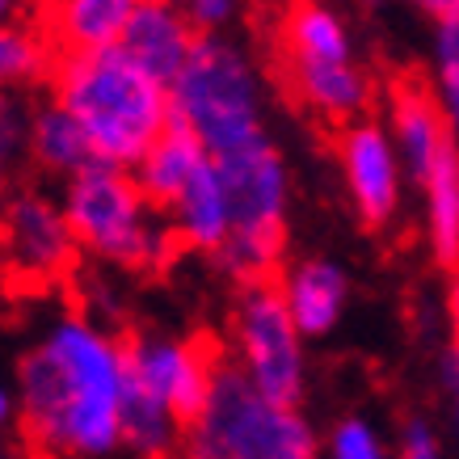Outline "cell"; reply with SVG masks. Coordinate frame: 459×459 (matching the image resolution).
<instances>
[{"instance_id":"obj_3","label":"cell","mask_w":459,"mask_h":459,"mask_svg":"<svg viewBox=\"0 0 459 459\" xmlns=\"http://www.w3.org/2000/svg\"><path fill=\"white\" fill-rule=\"evenodd\" d=\"M64 211L76 245L118 270H152L173 249V223L143 195L135 173L110 160H93L64 186Z\"/></svg>"},{"instance_id":"obj_4","label":"cell","mask_w":459,"mask_h":459,"mask_svg":"<svg viewBox=\"0 0 459 459\" xmlns=\"http://www.w3.org/2000/svg\"><path fill=\"white\" fill-rule=\"evenodd\" d=\"M186 446L198 459H312L320 438L299 404L274 401L237 362H220L203 413L186 426Z\"/></svg>"},{"instance_id":"obj_15","label":"cell","mask_w":459,"mask_h":459,"mask_svg":"<svg viewBox=\"0 0 459 459\" xmlns=\"http://www.w3.org/2000/svg\"><path fill=\"white\" fill-rule=\"evenodd\" d=\"M207 160H211L207 143L198 140L186 123H178V118H173V123L160 131V140H156L152 148L135 160V169H131V173H135V181L143 186V195L152 198L160 211H169V207H173V198L190 186V178H195Z\"/></svg>"},{"instance_id":"obj_24","label":"cell","mask_w":459,"mask_h":459,"mask_svg":"<svg viewBox=\"0 0 459 459\" xmlns=\"http://www.w3.org/2000/svg\"><path fill=\"white\" fill-rule=\"evenodd\" d=\"M30 156V110L17 93L0 89V198L13 178V169Z\"/></svg>"},{"instance_id":"obj_8","label":"cell","mask_w":459,"mask_h":459,"mask_svg":"<svg viewBox=\"0 0 459 459\" xmlns=\"http://www.w3.org/2000/svg\"><path fill=\"white\" fill-rule=\"evenodd\" d=\"M0 249L26 279H59L76 262V232L64 203L42 190H13L0 198Z\"/></svg>"},{"instance_id":"obj_32","label":"cell","mask_w":459,"mask_h":459,"mask_svg":"<svg viewBox=\"0 0 459 459\" xmlns=\"http://www.w3.org/2000/svg\"><path fill=\"white\" fill-rule=\"evenodd\" d=\"M455 434H459V404H455Z\"/></svg>"},{"instance_id":"obj_25","label":"cell","mask_w":459,"mask_h":459,"mask_svg":"<svg viewBox=\"0 0 459 459\" xmlns=\"http://www.w3.org/2000/svg\"><path fill=\"white\" fill-rule=\"evenodd\" d=\"M325 451L333 459H384L388 443L367 418H342L325 438Z\"/></svg>"},{"instance_id":"obj_16","label":"cell","mask_w":459,"mask_h":459,"mask_svg":"<svg viewBox=\"0 0 459 459\" xmlns=\"http://www.w3.org/2000/svg\"><path fill=\"white\" fill-rule=\"evenodd\" d=\"M392 140H396V152L404 160V173L409 181H418L430 173L434 156L438 148L446 143V118L438 110V101L430 93H421V89H396V98H392Z\"/></svg>"},{"instance_id":"obj_36","label":"cell","mask_w":459,"mask_h":459,"mask_svg":"<svg viewBox=\"0 0 459 459\" xmlns=\"http://www.w3.org/2000/svg\"><path fill=\"white\" fill-rule=\"evenodd\" d=\"M421 4H426V0H421Z\"/></svg>"},{"instance_id":"obj_35","label":"cell","mask_w":459,"mask_h":459,"mask_svg":"<svg viewBox=\"0 0 459 459\" xmlns=\"http://www.w3.org/2000/svg\"><path fill=\"white\" fill-rule=\"evenodd\" d=\"M42 4H56V0H42Z\"/></svg>"},{"instance_id":"obj_12","label":"cell","mask_w":459,"mask_h":459,"mask_svg":"<svg viewBox=\"0 0 459 459\" xmlns=\"http://www.w3.org/2000/svg\"><path fill=\"white\" fill-rule=\"evenodd\" d=\"M279 291L291 307L304 337H329L346 316L350 274L333 257H304L279 279Z\"/></svg>"},{"instance_id":"obj_22","label":"cell","mask_w":459,"mask_h":459,"mask_svg":"<svg viewBox=\"0 0 459 459\" xmlns=\"http://www.w3.org/2000/svg\"><path fill=\"white\" fill-rule=\"evenodd\" d=\"M282 47L291 64H316V59H354L346 22L316 0H299L282 22Z\"/></svg>"},{"instance_id":"obj_27","label":"cell","mask_w":459,"mask_h":459,"mask_svg":"<svg viewBox=\"0 0 459 459\" xmlns=\"http://www.w3.org/2000/svg\"><path fill=\"white\" fill-rule=\"evenodd\" d=\"M186 13L195 17L198 30H215L223 26L228 17H232V9H237V0H178Z\"/></svg>"},{"instance_id":"obj_2","label":"cell","mask_w":459,"mask_h":459,"mask_svg":"<svg viewBox=\"0 0 459 459\" xmlns=\"http://www.w3.org/2000/svg\"><path fill=\"white\" fill-rule=\"evenodd\" d=\"M51 98L76 114L98 160L123 169H135V160L173 123L169 84L156 81L123 42L59 51L51 68Z\"/></svg>"},{"instance_id":"obj_6","label":"cell","mask_w":459,"mask_h":459,"mask_svg":"<svg viewBox=\"0 0 459 459\" xmlns=\"http://www.w3.org/2000/svg\"><path fill=\"white\" fill-rule=\"evenodd\" d=\"M215 169L232 207V237L223 240L215 262L232 279H265L282 257L287 237V203H291V173L270 135L237 143L215 156Z\"/></svg>"},{"instance_id":"obj_34","label":"cell","mask_w":459,"mask_h":459,"mask_svg":"<svg viewBox=\"0 0 459 459\" xmlns=\"http://www.w3.org/2000/svg\"><path fill=\"white\" fill-rule=\"evenodd\" d=\"M0 455H4V438H0Z\"/></svg>"},{"instance_id":"obj_30","label":"cell","mask_w":459,"mask_h":459,"mask_svg":"<svg viewBox=\"0 0 459 459\" xmlns=\"http://www.w3.org/2000/svg\"><path fill=\"white\" fill-rule=\"evenodd\" d=\"M22 9H26V0H0V26L13 22V17H22Z\"/></svg>"},{"instance_id":"obj_9","label":"cell","mask_w":459,"mask_h":459,"mask_svg":"<svg viewBox=\"0 0 459 459\" xmlns=\"http://www.w3.org/2000/svg\"><path fill=\"white\" fill-rule=\"evenodd\" d=\"M337 165H342V181H346V195L354 203V215L367 228H388L401 211L404 181H409L388 126L371 123V118L346 123L342 140H337Z\"/></svg>"},{"instance_id":"obj_19","label":"cell","mask_w":459,"mask_h":459,"mask_svg":"<svg viewBox=\"0 0 459 459\" xmlns=\"http://www.w3.org/2000/svg\"><path fill=\"white\" fill-rule=\"evenodd\" d=\"M143 0H56L47 30L59 51H81V47H106L123 39L131 13Z\"/></svg>"},{"instance_id":"obj_14","label":"cell","mask_w":459,"mask_h":459,"mask_svg":"<svg viewBox=\"0 0 459 459\" xmlns=\"http://www.w3.org/2000/svg\"><path fill=\"white\" fill-rule=\"evenodd\" d=\"M291 84L307 110L329 118V123H354L371 106V76L354 59L291 64Z\"/></svg>"},{"instance_id":"obj_20","label":"cell","mask_w":459,"mask_h":459,"mask_svg":"<svg viewBox=\"0 0 459 459\" xmlns=\"http://www.w3.org/2000/svg\"><path fill=\"white\" fill-rule=\"evenodd\" d=\"M186 443V421L169 409L160 396L140 388L126 376L123 388V446H131L135 455H169Z\"/></svg>"},{"instance_id":"obj_17","label":"cell","mask_w":459,"mask_h":459,"mask_svg":"<svg viewBox=\"0 0 459 459\" xmlns=\"http://www.w3.org/2000/svg\"><path fill=\"white\" fill-rule=\"evenodd\" d=\"M426 190V240L434 262L455 270L459 265V143L446 135V143L434 156L430 173L421 178Z\"/></svg>"},{"instance_id":"obj_23","label":"cell","mask_w":459,"mask_h":459,"mask_svg":"<svg viewBox=\"0 0 459 459\" xmlns=\"http://www.w3.org/2000/svg\"><path fill=\"white\" fill-rule=\"evenodd\" d=\"M434 76H438V110L446 131L459 140V13H443L434 26Z\"/></svg>"},{"instance_id":"obj_11","label":"cell","mask_w":459,"mask_h":459,"mask_svg":"<svg viewBox=\"0 0 459 459\" xmlns=\"http://www.w3.org/2000/svg\"><path fill=\"white\" fill-rule=\"evenodd\" d=\"M118 42L140 59L143 68L152 72L156 81L173 84L178 72L186 68L190 51H195L198 26L178 0H143L140 9L131 13V22H126Z\"/></svg>"},{"instance_id":"obj_10","label":"cell","mask_w":459,"mask_h":459,"mask_svg":"<svg viewBox=\"0 0 459 459\" xmlns=\"http://www.w3.org/2000/svg\"><path fill=\"white\" fill-rule=\"evenodd\" d=\"M220 362L207 346L173 333H140L126 342V376L178 413L186 426L203 413Z\"/></svg>"},{"instance_id":"obj_29","label":"cell","mask_w":459,"mask_h":459,"mask_svg":"<svg viewBox=\"0 0 459 459\" xmlns=\"http://www.w3.org/2000/svg\"><path fill=\"white\" fill-rule=\"evenodd\" d=\"M446 312H451V325H455V337H459V274L451 282V295H446Z\"/></svg>"},{"instance_id":"obj_21","label":"cell","mask_w":459,"mask_h":459,"mask_svg":"<svg viewBox=\"0 0 459 459\" xmlns=\"http://www.w3.org/2000/svg\"><path fill=\"white\" fill-rule=\"evenodd\" d=\"M56 39L47 26H34V22H4L0 26V89L4 93H22L30 84L51 81V68H56Z\"/></svg>"},{"instance_id":"obj_28","label":"cell","mask_w":459,"mask_h":459,"mask_svg":"<svg viewBox=\"0 0 459 459\" xmlns=\"http://www.w3.org/2000/svg\"><path fill=\"white\" fill-rule=\"evenodd\" d=\"M9 430H17V392L0 384V438Z\"/></svg>"},{"instance_id":"obj_7","label":"cell","mask_w":459,"mask_h":459,"mask_svg":"<svg viewBox=\"0 0 459 459\" xmlns=\"http://www.w3.org/2000/svg\"><path fill=\"white\" fill-rule=\"evenodd\" d=\"M232 342H237V367L270 392L274 401L299 404L307 388V354L291 307L282 291L265 279H249L232 312Z\"/></svg>"},{"instance_id":"obj_13","label":"cell","mask_w":459,"mask_h":459,"mask_svg":"<svg viewBox=\"0 0 459 459\" xmlns=\"http://www.w3.org/2000/svg\"><path fill=\"white\" fill-rule=\"evenodd\" d=\"M165 215L173 223V237L186 240L190 249L211 253V257L223 249V240L232 237V207H228V190L215 169V156L190 178V186L173 198Z\"/></svg>"},{"instance_id":"obj_31","label":"cell","mask_w":459,"mask_h":459,"mask_svg":"<svg viewBox=\"0 0 459 459\" xmlns=\"http://www.w3.org/2000/svg\"><path fill=\"white\" fill-rule=\"evenodd\" d=\"M426 9H430L434 17H443V13H459V0H426Z\"/></svg>"},{"instance_id":"obj_26","label":"cell","mask_w":459,"mask_h":459,"mask_svg":"<svg viewBox=\"0 0 459 459\" xmlns=\"http://www.w3.org/2000/svg\"><path fill=\"white\" fill-rule=\"evenodd\" d=\"M404 459H438L443 455V438L426 418H409L401 426V438H396Z\"/></svg>"},{"instance_id":"obj_5","label":"cell","mask_w":459,"mask_h":459,"mask_svg":"<svg viewBox=\"0 0 459 459\" xmlns=\"http://www.w3.org/2000/svg\"><path fill=\"white\" fill-rule=\"evenodd\" d=\"M173 118L186 123L211 156L265 135V89L253 59L220 34H198L195 51L169 84Z\"/></svg>"},{"instance_id":"obj_33","label":"cell","mask_w":459,"mask_h":459,"mask_svg":"<svg viewBox=\"0 0 459 459\" xmlns=\"http://www.w3.org/2000/svg\"><path fill=\"white\" fill-rule=\"evenodd\" d=\"M455 359H459V337H455Z\"/></svg>"},{"instance_id":"obj_1","label":"cell","mask_w":459,"mask_h":459,"mask_svg":"<svg viewBox=\"0 0 459 459\" xmlns=\"http://www.w3.org/2000/svg\"><path fill=\"white\" fill-rule=\"evenodd\" d=\"M123 388L126 342L89 316H59L17 367V430L42 455H114Z\"/></svg>"},{"instance_id":"obj_18","label":"cell","mask_w":459,"mask_h":459,"mask_svg":"<svg viewBox=\"0 0 459 459\" xmlns=\"http://www.w3.org/2000/svg\"><path fill=\"white\" fill-rule=\"evenodd\" d=\"M30 156H34L47 173H56V178H64V181L98 160V156H93V143L84 135V126L76 123V114H72L68 106H59L56 98H47L42 106L30 110Z\"/></svg>"}]
</instances>
